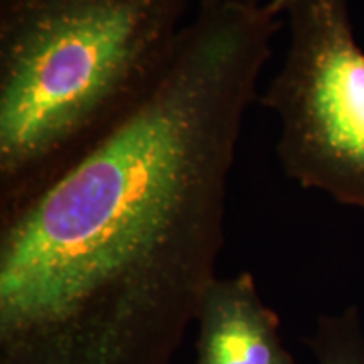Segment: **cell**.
<instances>
[{
  "label": "cell",
  "mask_w": 364,
  "mask_h": 364,
  "mask_svg": "<svg viewBox=\"0 0 364 364\" xmlns=\"http://www.w3.org/2000/svg\"><path fill=\"white\" fill-rule=\"evenodd\" d=\"M287 0H199L142 103L0 220V299L95 358L184 341L225 247L228 181Z\"/></svg>",
  "instance_id": "obj_1"
},
{
  "label": "cell",
  "mask_w": 364,
  "mask_h": 364,
  "mask_svg": "<svg viewBox=\"0 0 364 364\" xmlns=\"http://www.w3.org/2000/svg\"><path fill=\"white\" fill-rule=\"evenodd\" d=\"M191 0H0V220L129 117L169 68Z\"/></svg>",
  "instance_id": "obj_2"
},
{
  "label": "cell",
  "mask_w": 364,
  "mask_h": 364,
  "mask_svg": "<svg viewBox=\"0 0 364 364\" xmlns=\"http://www.w3.org/2000/svg\"><path fill=\"white\" fill-rule=\"evenodd\" d=\"M290 38L260 103L287 177L364 211V51L346 0H287Z\"/></svg>",
  "instance_id": "obj_3"
},
{
  "label": "cell",
  "mask_w": 364,
  "mask_h": 364,
  "mask_svg": "<svg viewBox=\"0 0 364 364\" xmlns=\"http://www.w3.org/2000/svg\"><path fill=\"white\" fill-rule=\"evenodd\" d=\"M198 326L196 364H300L285 348L280 318L263 302L252 272L218 277Z\"/></svg>",
  "instance_id": "obj_4"
},
{
  "label": "cell",
  "mask_w": 364,
  "mask_h": 364,
  "mask_svg": "<svg viewBox=\"0 0 364 364\" xmlns=\"http://www.w3.org/2000/svg\"><path fill=\"white\" fill-rule=\"evenodd\" d=\"M309 346L317 364H364V331L358 309L322 316Z\"/></svg>",
  "instance_id": "obj_5"
},
{
  "label": "cell",
  "mask_w": 364,
  "mask_h": 364,
  "mask_svg": "<svg viewBox=\"0 0 364 364\" xmlns=\"http://www.w3.org/2000/svg\"><path fill=\"white\" fill-rule=\"evenodd\" d=\"M221 2H235V4H258L262 0H221Z\"/></svg>",
  "instance_id": "obj_6"
}]
</instances>
